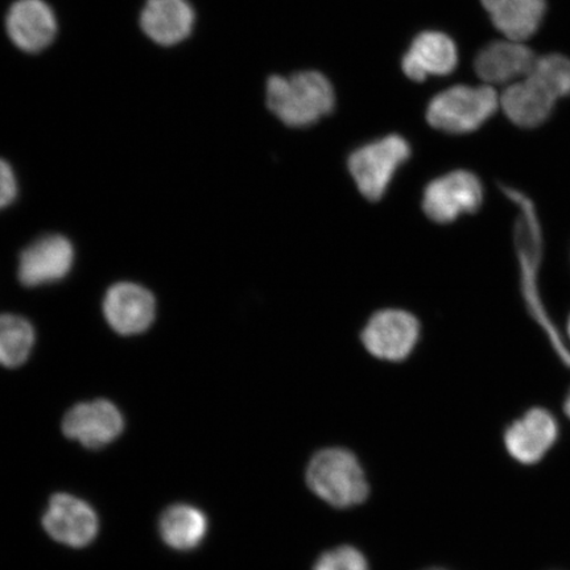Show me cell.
<instances>
[{
	"label": "cell",
	"instance_id": "cell-24",
	"mask_svg": "<svg viewBox=\"0 0 570 570\" xmlns=\"http://www.w3.org/2000/svg\"><path fill=\"white\" fill-rule=\"evenodd\" d=\"M564 412L567 417L570 419V389L564 401Z\"/></svg>",
	"mask_w": 570,
	"mask_h": 570
},
{
	"label": "cell",
	"instance_id": "cell-15",
	"mask_svg": "<svg viewBox=\"0 0 570 570\" xmlns=\"http://www.w3.org/2000/svg\"><path fill=\"white\" fill-rule=\"evenodd\" d=\"M537 56L523 41L490 42L474 60L475 73L488 85L514 83L530 73Z\"/></svg>",
	"mask_w": 570,
	"mask_h": 570
},
{
	"label": "cell",
	"instance_id": "cell-14",
	"mask_svg": "<svg viewBox=\"0 0 570 570\" xmlns=\"http://www.w3.org/2000/svg\"><path fill=\"white\" fill-rule=\"evenodd\" d=\"M558 101L550 87L531 73L509 85L499 97V106L505 117L522 128H537L546 124Z\"/></svg>",
	"mask_w": 570,
	"mask_h": 570
},
{
	"label": "cell",
	"instance_id": "cell-17",
	"mask_svg": "<svg viewBox=\"0 0 570 570\" xmlns=\"http://www.w3.org/2000/svg\"><path fill=\"white\" fill-rule=\"evenodd\" d=\"M195 10L188 0H148L140 13V27L156 45L170 47L188 38L195 26Z\"/></svg>",
	"mask_w": 570,
	"mask_h": 570
},
{
	"label": "cell",
	"instance_id": "cell-23",
	"mask_svg": "<svg viewBox=\"0 0 570 570\" xmlns=\"http://www.w3.org/2000/svg\"><path fill=\"white\" fill-rule=\"evenodd\" d=\"M18 196L16 174L9 163L0 159V210L10 206Z\"/></svg>",
	"mask_w": 570,
	"mask_h": 570
},
{
	"label": "cell",
	"instance_id": "cell-8",
	"mask_svg": "<svg viewBox=\"0 0 570 570\" xmlns=\"http://www.w3.org/2000/svg\"><path fill=\"white\" fill-rule=\"evenodd\" d=\"M125 430V419L117 405L99 401L80 403L62 420V432L88 449H99L116 441Z\"/></svg>",
	"mask_w": 570,
	"mask_h": 570
},
{
	"label": "cell",
	"instance_id": "cell-18",
	"mask_svg": "<svg viewBox=\"0 0 570 570\" xmlns=\"http://www.w3.org/2000/svg\"><path fill=\"white\" fill-rule=\"evenodd\" d=\"M497 30L505 39L524 41L538 32L547 11L546 0H481Z\"/></svg>",
	"mask_w": 570,
	"mask_h": 570
},
{
	"label": "cell",
	"instance_id": "cell-20",
	"mask_svg": "<svg viewBox=\"0 0 570 570\" xmlns=\"http://www.w3.org/2000/svg\"><path fill=\"white\" fill-rule=\"evenodd\" d=\"M36 334L30 321L0 315V366L17 368L30 358Z\"/></svg>",
	"mask_w": 570,
	"mask_h": 570
},
{
	"label": "cell",
	"instance_id": "cell-21",
	"mask_svg": "<svg viewBox=\"0 0 570 570\" xmlns=\"http://www.w3.org/2000/svg\"><path fill=\"white\" fill-rule=\"evenodd\" d=\"M530 73L538 77L560 98L570 96V59L560 53L537 57Z\"/></svg>",
	"mask_w": 570,
	"mask_h": 570
},
{
	"label": "cell",
	"instance_id": "cell-11",
	"mask_svg": "<svg viewBox=\"0 0 570 570\" xmlns=\"http://www.w3.org/2000/svg\"><path fill=\"white\" fill-rule=\"evenodd\" d=\"M104 315L112 331L122 336H135L153 325L156 301L151 292L139 284H114L106 292Z\"/></svg>",
	"mask_w": 570,
	"mask_h": 570
},
{
	"label": "cell",
	"instance_id": "cell-26",
	"mask_svg": "<svg viewBox=\"0 0 570 570\" xmlns=\"http://www.w3.org/2000/svg\"><path fill=\"white\" fill-rule=\"evenodd\" d=\"M428 570H445V569H428Z\"/></svg>",
	"mask_w": 570,
	"mask_h": 570
},
{
	"label": "cell",
	"instance_id": "cell-7",
	"mask_svg": "<svg viewBox=\"0 0 570 570\" xmlns=\"http://www.w3.org/2000/svg\"><path fill=\"white\" fill-rule=\"evenodd\" d=\"M419 337L417 318L399 309L377 312L362 332V342L367 352L391 362L409 358Z\"/></svg>",
	"mask_w": 570,
	"mask_h": 570
},
{
	"label": "cell",
	"instance_id": "cell-16",
	"mask_svg": "<svg viewBox=\"0 0 570 570\" xmlns=\"http://www.w3.org/2000/svg\"><path fill=\"white\" fill-rule=\"evenodd\" d=\"M459 51L448 35L426 31L416 36L403 57V71L413 81L422 82L430 76H448L458 68Z\"/></svg>",
	"mask_w": 570,
	"mask_h": 570
},
{
	"label": "cell",
	"instance_id": "cell-2",
	"mask_svg": "<svg viewBox=\"0 0 570 570\" xmlns=\"http://www.w3.org/2000/svg\"><path fill=\"white\" fill-rule=\"evenodd\" d=\"M269 110L289 127H309L331 114L336 105L332 83L318 71L273 76L267 82Z\"/></svg>",
	"mask_w": 570,
	"mask_h": 570
},
{
	"label": "cell",
	"instance_id": "cell-3",
	"mask_svg": "<svg viewBox=\"0 0 570 570\" xmlns=\"http://www.w3.org/2000/svg\"><path fill=\"white\" fill-rule=\"evenodd\" d=\"M306 483L313 493L337 509L353 508L368 497L360 461L342 448L324 449L313 455L306 469Z\"/></svg>",
	"mask_w": 570,
	"mask_h": 570
},
{
	"label": "cell",
	"instance_id": "cell-25",
	"mask_svg": "<svg viewBox=\"0 0 570 570\" xmlns=\"http://www.w3.org/2000/svg\"><path fill=\"white\" fill-rule=\"evenodd\" d=\"M566 337H567L568 344L570 346V315H569L568 321H567Z\"/></svg>",
	"mask_w": 570,
	"mask_h": 570
},
{
	"label": "cell",
	"instance_id": "cell-9",
	"mask_svg": "<svg viewBox=\"0 0 570 570\" xmlns=\"http://www.w3.org/2000/svg\"><path fill=\"white\" fill-rule=\"evenodd\" d=\"M75 263V248L59 234L35 240L20 254L18 277L26 287H38L63 279Z\"/></svg>",
	"mask_w": 570,
	"mask_h": 570
},
{
	"label": "cell",
	"instance_id": "cell-22",
	"mask_svg": "<svg viewBox=\"0 0 570 570\" xmlns=\"http://www.w3.org/2000/svg\"><path fill=\"white\" fill-rule=\"evenodd\" d=\"M313 570H368V564L355 548L340 547L321 556Z\"/></svg>",
	"mask_w": 570,
	"mask_h": 570
},
{
	"label": "cell",
	"instance_id": "cell-19",
	"mask_svg": "<svg viewBox=\"0 0 570 570\" xmlns=\"http://www.w3.org/2000/svg\"><path fill=\"white\" fill-rule=\"evenodd\" d=\"M208 518L195 505L175 504L163 512L159 530L164 543L176 551L195 550L208 532Z\"/></svg>",
	"mask_w": 570,
	"mask_h": 570
},
{
	"label": "cell",
	"instance_id": "cell-12",
	"mask_svg": "<svg viewBox=\"0 0 570 570\" xmlns=\"http://www.w3.org/2000/svg\"><path fill=\"white\" fill-rule=\"evenodd\" d=\"M559 423L551 411L531 409L504 433V445L511 458L533 465L546 458L559 439Z\"/></svg>",
	"mask_w": 570,
	"mask_h": 570
},
{
	"label": "cell",
	"instance_id": "cell-5",
	"mask_svg": "<svg viewBox=\"0 0 570 570\" xmlns=\"http://www.w3.org/2000/svg\"><path fill=\"white\" fill-rule=\"evenodd\" d=\"M410 156L409 141L401 135H389L356 149L348 158V170L363 197L380 202Z\"/></svg>",
	"mask_w": 570,
	"mask_h": 570
},
{
	"label": "cell",
	"instance_id": "cell-10",
	"mask_svg": "<svg viewBox=\"0 0 570 570\" xmlns=\"http://www.w3.org/2000/svg\"><path fill=\"white\" fill-rule=\"evenodd\" d=\"M42 525L49 537L71 548L89 546L99 529L98 517L91 505L69 494L51 498Z\"/></svg>",
	"mask_w": 570,
	"mask_h": 570
},
{
	"label": "cell",
	"instance_id": "cell-13",
	"mask_svg": "<svg viewBox=\"0 0 570 570\" xmlns=\"http://www.w3.org/2000/svg\"><path fill=\"white\" fill-rule=\"evenodd\" d=\"M6 30L20 51L38 53L55 40L57 20L45 0H18L7 13Z\"/></svg>",
	"mask_w": 570,
	"mask_h": 570
},
{
	"label": "cell",
	"instance_id": "cell-4",
	"mask_svg": "<svg viewBox=\"0 0 570 570\" xmlns=\"http://www.w3.org/2000/svg\"><path fill=\"white\" fill-rule=\"evenodd\" d=\"M498 107L499 96L489 85H458L432 99L428 105L426 120L440 131L469 134L487 124Z\"/></svg>",
	"mask_w": 570,
	"mask_h": 570
},
{
	"label": "cell",
	"instance_id": "cell-6",
	"mask_svg": "<svg viewBox=\"0 0 570 570\" xmlns=\"http://www.w3.org/2000/svg\"><path fill=\"white\" fill-rule=\"evenodd\" d=\"M484 199L483 185L469 170H453L428 185L423 209L438 224H451L466 214L481 209Z\"/></svg>",
	"mask_w": 570,
	"mask_h": 570
},
{
	"label": "cell",
	"instance_id": "cell-1",
	"mask_svg": "<svg viewBox=\"0 0 570 570\" xmlns=\"http://www.w3.org/2000/svg\"><path fill=\"white\" fill-rule=\"evenodd\" d=\"M502 191L517 210L514 247L518 261L519 291L525 311L534 325L551 345L562 365L570 368V346L544 302L541 289V267L544 258V232L533 199L517 188L503 187Z\"/></svg>",
	"mask_w": 570,
	"mask_h": 570
}]
</instances>
